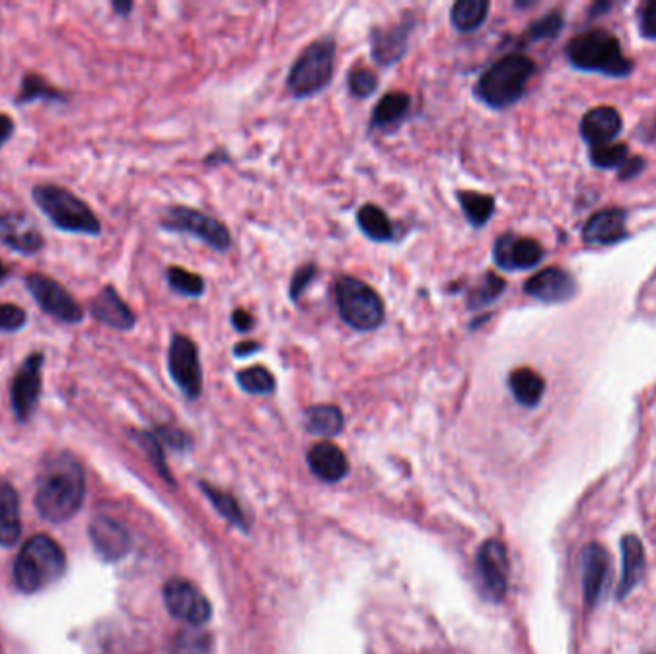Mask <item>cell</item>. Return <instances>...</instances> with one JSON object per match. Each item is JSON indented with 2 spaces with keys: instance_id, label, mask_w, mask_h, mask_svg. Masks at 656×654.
Listing matches in <instances>:
<instances>
[{
  "instance_id": "1",
  "label": "cell",
  "mask_w": 656,
  "mask_h": 654,
  "mask_svg": "<svg viewBox=\"0 0 656 654\" xmlns=\"http://www.w3.org/2000/svg\"><path fill=\"white\" fill-rule=\"evenodd\" d=\"M85 472L71 453H54L45 459L37 476L35 507L39 514L60 524L79 513L85 501Z\"/></svg>"
},
{
  "instance_id": "2",
  "label": "cell",
  "mask_w": 656,
  "mask_h": 654,
  "mask_svg": "<svg viewBox=\"0 0 656 654\" xmlns=\"http://www.w3.org/2000/svg\"><path fill=\"white\" fill-rule=\"evenodd\" d=\"M534 73L536 64L528 56L518 52L507 54L478 77L474 94L493 110L511 108L526 93V85Z\"/></svg>"
},
{
  "instance_id": "3",
  "label": "cell",
  "mask_w": 656,
  "mask_h": 654,
  "mask_svg": "<svg viewBox=\"0 0 656 654\" xmlns=\"http://www.w3.org/2000/svg\"><path fill=\"white\" fill-rule=\"evenodd\" d=\"M33 204L47 217L50 225L62 233L100 236L102 223L93 208L60 185H37L31 190Z\"/></svg>"
},
{
  "instance_id": "4",
  "label": "cell",
  "mask_w": 656,
  "mask_h": 654,
  "mask_svg": "<svg viewBox=\"0 0 656 654\" xmlns=\"http://www.w3.org/2000/svg\"><path fill=\"white\" fill-rule=\"evenodd\" d=\"M66 553L50 536H33L25 541L16 564L14 584L22 593H39L56 584L66 572Z\"/></svg>"
},
{
  "instance_id": "5",
  "label": "cell",
  "mask_w": 656,
  "mask_h": 654,
  "mask_svg": "<svg viewBox=\"0 0 656 654\" xmlns=\"http://www.w3.org/2000/svg\"><path fill=\"white\" fill-rule=\"evenodd\" d=\"M568 62L582 71H597L607 77H628L633 62L624 56L620 43L605 29H589L566 45Z\"/></svg>"
},
{
  "instance_id": "6",
  "label": "cell",
  "mask_w": 656,
  "mask_h": 654,
  "mask_svg": "<svg viewBox=\"0 0 656 654\" xmlns=\"http://www.w3.org/2000/svg\"><path fill=\"white\" fill-rule=\"evenodd\" d=\"M334 64L336 41L332 37H321L309 43L292 64L286 79V89L298 100L325 91L332 81Z\"/></svg>"
},
{
  "instance_id": "7",
  "label": "cell",
  "mask_w": 656,
  "mask_h": 654,
  "mask_svg": "<svg viewBox=\"0 0 656 654\" xmlns=\"http://www.w3.org/2000/svg\"><path fill=\"white\" fill-rule=\"evenodd\" d=\"M334 300L340 319L357 332H373L386 319V305L373 286L350 275L334 284Z\"/></svg>"
},
{
  "instance_id": "8",
  "label": "cell",
  "mask_w": 656,
  "mask_h": 654,
  "mask_svg": "<svg viewBox=\"0 0 656 654\" xmlns=\"http://www.w3.org/2000/svg\"><path fill=\"white\" fill-rule=\"evenodd\" d=\"M160 227L167 233L194 236L196 240L208 244L215 252H227L233 246V236L225 223L188 206L165 208L160 217Z\"/></svg>"
},
{
  "instance_id": "9",
  "label": "cell",
  "mask_w": 656,
  "mask_h": 654,
  "mask_svg": "<svg viewBox=\"0 0 656 654\" xmlns=\"http://www.w3.org/2000/svg\"><path fill=\"white\" fill-rule=\"evenodd\" d=\"M24 284L39 309L54 321L64 325H81L85 321V309L62 282L41 273H29Z\"/></svg>"
},
{
  "instance_id": "10",
  "label": "cell",
  "mask_w": 656,
  "mask_h": 654,
  "mask_svg": "<svg viewBox=\"0 0 656 654\" xmlns=\"http://www.w3.org/2000/svg\"><path fill=\"white\" fill-rule=\"evenodd\" d=\"M45 353L33 351L10 380V407L18 422H27L35 413L43 392Z\"/></svg>"
},
{
  "instance_id": "11",
  "label": "cell",
  "mask_w": 656,
  "mask_h": 654,
  "mask_svg": "<svg viewBox=\"0 0 656 654\" xmlns=\"http://www.w3.org/2000/svg\"><path fill=\"white\" fill-rule=\"evenodd\" d=\"M167 369L177 384V388L188 399L202 396L204 374L200 365V351L192 338L187 334H173L167 350Z\"/></svg>"
},
{
  "instance_id": "12",
  "label": "cell",
  "mask_w": 656,
  "mask_h": 654,
  "mask_svg": "<svg viewBox=\"0 0 656 654\" xmlns=\"http://www.w3.org/2000/svg\"><path fill=\"white\" fill-rule=\"evenodd\" d=\"M164 603L171 616L192 626H202L211 618L210 601L196 585L181 578L164 585Z\"/></svg>"
},
{
  "instance_id": "13",
  "label": "cell",
  "mask_w": 656,
  "mask_h": 654,
  "mask_svg": "<svg viewBox=\"0 0 656 654\" xmlns=\"http://www.w3.org/2000/svg\"><path fill=\"white\" fill-rule=\"evenodd\" d=\"M0 244L18 256H37L45 248V236L29 215L4 211L0 213Z\"/></svg>"
},
{
  "instance_id": "14",
  "label": "cell",
  "mask_w": 656,
  "mask_h": 654,
  "mask_svg": "<svg viewBox=\"0 0 656 654\" xmlns=\"http://www.w3.org/2000/svg\"><path fill=\"white\" fill-rule=\"evenodd\" d=\"M482 587L492 601H501L509 589V557L499 539H488L476 557Z\"/></svg>"
},
{
  "instance_id": "15",
  "label": "cell",
  "mask_w": 656,
  "mask_h": 654,
  "mask_svg": "<svg viewBox=\"0 0 656 654\" xmlns=\"http://www.w3.org/2000/svg\"><path fill=\"white\" fill-rule=\"evenodd\" d=\"M543 256L545 252L538 240L515 233L501 234L493 244V263L503 271L534 269Z\"/></svg>"
},
{
  "instance_id": "16",
  "label": "cell",
  "mask_w": 656,
  "mask_h": 654,
  "mask_svg": "<svg viewBox=\"0 0 656 654\" xmlns=\"http://www.w3.org/2000/svg\"><path fill=\"white\" fill-rule=\"evenodd\" d=\"M417 25L413 16L403 18L399 24L390 27H375L371 31V56L378 66L390 68L396 66L405 56L409 37Z\"/></svg>"
},
{
  "instance_id": "17",
  "label": "cell",
  "mask_w": 656,
  "mask_h": 654,
  "mask_svg": "<svg viewBox=\"0 0 656 654\" xmlns=\"http://www.w3.org/2000/svg\"><path fill=\"white\" fill-rule=\"evenodd\" d=\"M578 282L561 267H547L524 284V294L543 304H563L576 296Z\"/></svg>"
},
{
  "instance_id": "18",
  "label": "cell",
  "mask_w": 656,
  "mask_h": 654,
  "mask_svg": "<svg viewBox=\"0 0 656 654\" xmlns=\"http://www.w3.org/2000/svg\"><path fill=\"white\" fill-rule=\"evenodd\" d=\"M89 311L98 323L119 332H129L137 327V315L119 296L116 286L106 284L89 304Z\"/></svg>"
},
{
  "instance_id": "19",
  "label": "cell",
  "mask_w": 656,
  "mask_h": 654,
  "mask_svg": "<svg viewBox=\"0 0 656 654\" xmlns=\"http://www.w3.org/2000/svg\"><path fill=\"white\" fill-rule=\"evenodd\" d=\"M94 551L108 562L123 559L131 549L129 532L110 516H96L89 526Z\"/></svg>"
},
{
  "instance_id": "20",
  "label": "cell",
  "mask_w": 656,
  "mask_h": 654,
  "mask_svg": "<svg viewBox=\"0 0 656 654\" xmlns=\"http://www.w3.org/2000/svg\"><path fill=\"white\" fill-rule=\"evenodd\" d=\"M609 551L599 543H589L582 551V591L587 607H595L605 591L609 576Z\"/></svg>"
},
{
  "instance_id": "21",
  "label": "cell",
  "mask_w": 656,
  "mask_h": 654,
  "mask_svg": "<svg viewBox=\"0 0 656 654\" xmlns=\"http://www.w3.org/2000/svg\"><path fill=\"white\" fill-rule=\"evenodd\" d=\"M626 236V211L618 208L597 211L584 227V240L595 246H612Z\"/></svg>"
},
{
  "instance_id": "22",
  "label": "cell",
  "mask_w": 656,
  "mask_h": 654,
  "mask_svg": "<svg viewBox=\"0 0 656 654\" xmlns=\"http://www.w3.org/2000/svg\"><path fill=\"white\" fill-rule=\"evenodd\" d=\"M622 131V116L612 106H599L582 117L580 133L591 146L607 144Z\"/></svg>"
},
{
  "instance_id": "23",
  "label": "cell",
  "mask_w": 656,
  "mask_h": 654,
  "mask_svg": "<svg viewBox=\"0 0 656 654\" xmlns=\"http://www.w3.org/2000/svg\"><path fill=\"white\" fill-rule=\"evenodd\" d=\"M307 463L313 474L325 482H338L348 474V457L332 442L313 445L307 453Z\"/></svg>"
},
{
  "instance_id": "24",
  "label": "cell",
  "mask_w": 656,
  "mask_h": 654,
  "mask_svg": "<svg viewBox=\"0 0 656 654\" xmlns=\"http://www.w3.org/2000/svg\"><path fill=\"white\" fill-rule=\"evenodd\" d=\"M620 549H622V578L618 585V599H624L643 580L647 562H645V547L641 539L633 534L622 538Z\"/></svg>"
},
{
  "instance_id": "25",
  "label": "cell",
  "mask_w": 656,
  "mask_h": 654,
  "mask_svg": "<svg viewBox=\"0 0 656 654\" xmlns=\"http://www.w3.org/2000/svg\"><path fill=\"white\" fill-rule=\"evenodd\" d=\"M22 536V511L18 491L0 478V545L14 547Z\"/></svg>"
},
{
  "instance_id": "26",
  "label": "cell",
  "mask_w": 656,
  "mask_h": 654,
  "mask_svg": "<svg viewBox=\"0 0 656 654\" xmlns=\"http://www.w3.org/2000/svg\"><path fill=\"white\" fill-rule=\"evenodd\" d=\"M411 112V96L403 91H392L384 94L376 102L373 116H371V127L382 133H392L405 121V117Z\"/></svg>"
},
{
  "instance_id": "27",
  "label": "cell",
  "mask_w": 656,
  "mask_h": 654,
  "mask_svg": "<svg viewBox=\"0 0 656 654\" xmlns=\"http://www.w3.org/2000/svg\"><path fill=\"white\" fill-rule=\"evenodd\" d=\"M68 93L54 87L47 77L35 73V71H29L25 73L22 83H20V91L16 94L14 98V104L16 106H27V104H33V102H68Z\"/></svg>"
},
{
  "instance_id": "28",
  "label": "cell",
  "mask_w": 656,
  "mask_h": 654,
  "mask_svg": "<svg viewBox=\"0 0 656 654\" xmlns=\"http://www.w3.org/2000/svg\"><path fill=\"white\" fill-rule=\"evenodd\" d=\"M305 430L323 436V438H332L338 436L344 430V413L336 405H311L304 415Z\"/></svg>"
},
{
  "instance_id": "29",
  "label": "cell",
  "mask_w": 656,
  "mask_h": 654,
  "mask_svg": "<svg viewBox=\"0 0 656 654\" xmlns=\"http://www.w3.org/2000/svg\"><path fill=\"white\" fill-rule=\"evenodd\" d=\"M357 225L361 233L365 234L369 240L378 242V244H388L394 240V223L386 215V211L378 208L375 204H365L357 211Z\"/></svg>"
},
{
  "instance_id": "30",
  "label": "cell",
  "mask_w": 656,
  "mask_h": 654,
  "mask_svg": "<svg viewBox=\"0 0 656 654\" xmlns=\"http://www.w3.org/2000/svg\"><path fill=\"white\" fill-rule=\"evenodd\" d=\"M509 388L520 405L536 407L543 398L545 380L534 369L520 367L509 374Z\"/></svg>"
},
{
  "instance_id": "31",
  "label": "cell",
  "mask_w": 656,
  "mask_h": 654,
  "mask_svg": "<svg viewBox=\"0 0 656 654\" xmlns=\"http://www.w3.org/2000/svg\"><path fill=\"white\" fill-rule=\"evenodd\" d=\"M457 200H459V206L465 213L470 227L482 229V227L488 225V221L492 219L493 211H495V198L493 196L482 194V192H474V190H459Z\"/></svg>"
},
{
  "instance_id": "32",
  "label": "cell",
  "mask_w": 656,
  "mask_h": 654,
  "mask_svg": "<svg viewBox=\"0 0 656 654\" xmlns=\"http://www.w3.org/2000/svg\"><path fill=\"white\" fill-rule=\"evenodd\" d=\"M488 12V0H457L451 6V24L461 33H472L486 22Z\"/></svg>"
},
{
  "instance_id": "33",
  "label": "cell",
  "mask_w": 656,
  "mask_h": 654,
  "mask_svg": "<svg viewBox=\"0 0 656 654\" xmlns=\"http://www.w3.org/2000/svg\"><path fill=\"white\" fill-rule=\"evenodd\" d=\"M236 382H238L240 390H244L246 394H252V396H269L277 388L275 374L263 365H252V367L238 371Z\"/></svg>"
},
{
  "instance_id": "34",
  "label": "cell",
  "mask_w": 656,
  "mask_h": 654,
  "mask_svg": "<svg viewBox=\"0 0 656 654\" xmlns=\"http://www.w3.org/2000/svg\"><path fill=\"white\" fill-rule=\"evenodd\" d=\"M165 279L175 294L185 296V298H202L206 292V281L200 275L190 273L187 269L177 267V265L167 267Z\"/></svg>"
},
{
  "instance_id": "35",
  "label": "cell",
  "mask_w": 656,
  "mask_h": 654,
  "mask_svg": "<svg viewBox=\"0 0 656 654\" xmlns=\"http://www.w3.org/2000/svg\"><path fill=\"white\" fill-rule=\"evenodd\" d=\"M505 288H507L505 279L497 277L495 273H486L484 279L469 292V298H467L469 309H484V307L492 305L503 296Z\"/></svg>"
},
{
  "instance_id": "36",
  "label": "cell",
  "mask_w": 656,
  "mask_h": 654,
  "mask_svg": "<svg viewBox=\"0 0 656 654\" xmlns=\"http://www.w3.org/2000/svg\"><path fill=\"white\" fill-rule=\"evenodd\" d=\"M628 154H630L628 146L618 144V142H607V144L591 146V164L595 167H601V169L620 167L630 158Z\"/></svg>"
},
{
  "instance_id": "37",
  "label": "cell",
  "mask_w": 656,
  "mask_h": 654,
  "mask_svg": "<svg viewBox=\"0 0 656 654\" xmlns=\"http://www.w3.org/2000/svg\"><path fill=\"white\" fill-rule=\"evenodd\" d=\"M564 27V16L561 10H553L549 14H545L543 18L536 20L534 24L528 27L526 31V37L528 41L532 43H538V41H549V39H555Z\"/></svg>"
},
{
  "instance_id": "38",
  "label": "cell",
  "mask_w": 656,
  "mask_h": 654,
  "mask_svg": "<svg viewBox=\"0 0 656 654\" xmlns=\"http://www.w3.org/2000/svg\"><path fill=\"white\" fill-rule=\"evenodd\" d=\"M202 490L206 491V495L210 497L213 507H215L219 513L223 514L227 520H231L233 524H236V526H242V528L248 526V524H246V518H244V513H242V509H240V505L236 503L235 497L227 495L225 491L215 490V488H211L208 484H202Z\"/></svg>"
},
{
  "instance_id": "39",
  "label": "cell",
  "mask_w": 656,
  "mask_h": 654,
  "mask_svg": "<svg viewBox=\"0 0 656 654\" xmlns=\"http://www.w3.org/2000/svg\"><path fill=\"white\" fill-rule=\"evenodd\" d=\"M348 89L353 98H359V100L371 98L378 89V75L365 66H355L348 75Z\"/></svg>"
},
{
  "instance_id": "40",
  "label": "cell",
  "mask_w": 656,
  "mask_h": 654,
  "mask_svg": "<svg viewBox=\"0 0 656 654\" xmlns=\"http://www.w3.org/2000/svg\"><path fill=\"white\" fill-rule=\"evenodd\" d=\"M27 327V311L16 304H0V332L14 334Z\"/></svg>"
},
{
  "instance_id": "41",
  "label": "cell",
  "mask_w": 656,
  "mask_h": 654,
  "mask_svg": "<svg viewBox=\"0 0 656 654\" xmlns=\"http://www.w3.org/2000/svg\"><path fill=\"white\" fill-rule=\"evenodd\" d=\"M135 440L144 447V451L150 455L152 463L158 468V472H162V476L169 478L167 472V465H165L164 449H162V442L156 438L154 432H135Z\"/></svg>"
},
{
  "instance_id": "42",
  "label": "cell",
  "mask_w": 656,
  "mask_h": 654,
  "mask_svg": "<svg viewBox=\"0 0 656 654\" xmlns=\"http://www.w3.org/2000/svg\"><path fill=\"white\" fill-rule=\"evenodd\" d=\"M317 273H319V267L315 263H305V265L296 269V273H294V277L290 281V300L294 304H298L302 300L307 286L315 281Z\"/></svg>"
},
{
  "instance_id": "43",
  "label": "cell",
  "mask_w": 656,
  "mask_h": 654,
  "mask_svg": "<svg viewBox=\"0 0 656 654\" xmlns=\"http://www.w3.org/2000/svg\"><path fill=\"white\" fill-rule=\"evenodd\" d=\"M154 434L162 444H167L173 449H185L188 445L187 436L177 428H158Z\"/></svg>"
},
{
  "instance_id": "44",
  "label": "cell",
  "mask_w": 656,
  "mask_h": 654,
  "mask_svg": "<svg viewBox=\"0 0 656 654\" xmlns=\"http://www.w3.org/2000/svg\"><path fill=\"white\" fill-rule=\"evenodd\" d=\"M641 35L656 41V0L641 10Z\"/></svg>"
},
{
  "instance_id": "45",
  "label": "cell",
  "mask_w": 656,
  "mask_h": 654,
  "mask_svg": "<svg viewBox=\"0 0 656 654\" xmlns=\"http://www.w3.org/2000/svg\"><path fill=\"white\" fill-rule=\"evenodd\" d=\"M231 325H233V328H235L236 332H240V334H246V332H250L252 328H254V317L246 311V309H235L233 313H231Z\"/></svg>"
},
{
  "instance_id": "46",
  "label": "cell",
  "mask_w": 656,
  "mask_h": 654,
  "mask_svg": "<svg viewBox=\"0 0 656 654\" xmlns=\"http://www.w3.org/2000/svg\"><path fill=\"white\" fill-rule=\"evenodd\" d=\"M645 167V160L641 158H628L624 164L620 165V179L622 181H628V179H633L635 175H639Z\"/></svg>"
},
{
  "instance_id": "47",
  "label": "cell",
  "mask_w": 656,
  "mask_h": 654,
  "mask_svg": "<svg viewBox=\"0 0 656 654\" xmlns=\"http://www.w3.org/2000/svg\"><path fill=\"white\" fill-rule=\"evenodd\" d=\"M261 348L263 346L259 342H256V340H242V342H238L235 348H233V355L238 357V359H246V357H252V355L259 353Z\"/></svg>"
},
{
  "instance_id": "48",
  "label": "cell",
  "mask_w": 656,
  "mask_h": 654,
  "mask_svg": "<svg viewBox=\"0 0 656 654\" xmlns=\"http://www.w3.org/2000/svg\"><path fill=\"white\" fill-rule=\"evenodd\" d=\"M14 131H16L14 119L8 116V114H0V148L12 139Z\"/></svg>"
},
{
  "instance_id": "49",
  "label": "cell",
  "mask_w": 656,
  "mask_h": 654,
  "mask_svg": "<svg viewBox=\"0 0 656 654\" xmlns=\"http://www.w3.org/2000/svg\"><path fill=\"white\" fill-rule=\"evenodd\" d=\"M133 8H135V4L131 0H114L112 2V10L121 18H127L133 12Z\"/></svg>"
},
{
  "instance_id": "50",
  "label": "cell",
  "mask_w": 656,
  "mask_h": 654,
  "mask_svg": "<svg viewBox=\"0 0 656 654\" xmlns=\"http://www.w3.org/2000/svg\"><path fill=\"white\" fill-rule=\"evenodd\" d=\"M231 162V158H229V154L225 152V150H215V152H211L210 156L206 158V164L211 165H219V164H229Z\"/></svg>"
},
{
  "instance_id": "51",
  "label": "cell",
  "mask_w": 656,
  "mask_h": 654,
  "mask_svg": "<svg viewBox=\"0 0 656 654\" xmlns=\"http://www.w3.org/2000/svg\"><path fill=\"white\" fill-rule=\"evenodd\" d=\"M8 279H10V269L0 261V284L8 281Z\"/></svg>"
}]
</instances>
